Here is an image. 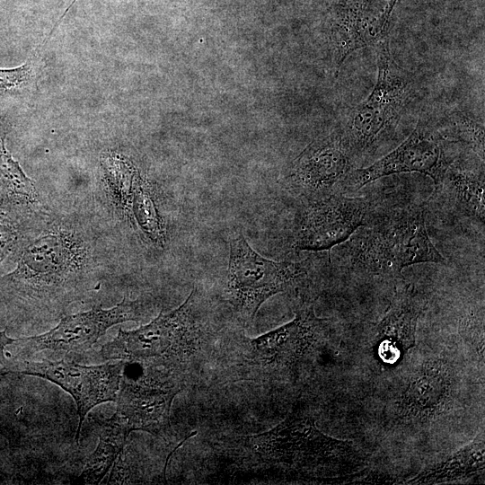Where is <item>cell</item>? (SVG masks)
<instances>
[{
	"mask_svg": "<svg viewBox=\"0 0 485 485\" xmlns=\"http://www.w3.org/2000/svg\"><path fill=\"white\" fill-rule=\"evenodd\" d=\"M437 129L445 140L450 138L467 144L484 161V126L479 120L455 112L446 119L445 126L437 127Z\"/></svg>",
	"mask_w": 485,
	"mask_h": 485,
	"instance_id": "22",
	"label": "cell"
},
{
	"mask_svg": "<svg viewBox=\"0 0 485 485\" xmlns=\"http://www.w3.org/2000/svg\"><path fill=\"white\" fill-rule=\"evenodd\" d=\"M4 140L0 136V197L29 207L42 205L33 181L7 151Z\"/></svg>",
	"mask_w": 485,
	"mask_h": 485,
	"instance_id": "19",
	"label": "cell"
},
{
	"mask_svg": "<svg viewBox=\"0 0 485 485\" xmlns=\"http://www.w3.org/2000/svg\"><path fill=\"white\" fill-rule=\"evenodd\" d=\"M42 207H28L0 197V264L16 250L34 214Z\"/></svg>",
	"mask_w": 485,
	"mask_h": 485,
	"instance_id": "20",
	"label": "cell"
},
{
	"mask_svg": "<svg viewBox=\"0 0 485 485\" xmlns=\"http://www.w3.org/2000/svg\"><path fill=\"white\" fill-rule=\"evenodd\" d=\"M370 204L366 198L342 193L307 199L293 231L296 251H323L348 240L366 225Z\"/></svg>",
	"mask_w": 485,
	"mask_h": 485,
	"instance_id": "8",
	"label": "cell"
},
{
	"mask_svg": "<svg viewBox=\"0 0 485 485\" xmlns=\"http://www.w3.org/2000/svg\"><path fill=\"white\" fill-rule=\"evenodd\" d=\"M41 48L35 50V55L31 57L23 65L10 69L0 68V91L11 90L21 86L28 82L32 76L34 58Z\"/></svg>",
	"mask_w": 485,
	"mask_h": 485,
	"instance_id": "24",
	"label": "cell"
},
{
	"mask_svg": "<svg viewBox=\"0 0 485 485\" xmlns=\"http://www.w3.org/2000/svg\"><path fill=\"white\" fill-rule=\"evenodd\" d=\"M125 366L123 360L85 366L62 359L28 362L24 369L18 373L47 379L73 397L79 417L75 433V440L78 441L88 412L101 403L116 401Z\"/></svg>",
	"mask_w": 485,
	"mask_h": 485,
	"instance_id": "9",
	"label": "cell"
},
{
	"mask_svg": "<svg viewBox=\"0 0 485 485\" xmlns=\"http://www.w3.org/2000/svg\"><path fill=\"white\" fill-rule=\"evenodd\" d=\"M423 305L419 295L409 285L396 290L388 311L375 329V342L382 362L394 364L414 346Z\"/></svg>",
	"mask_w": 485,
	"mask_h": 485,
	"instance_id": "14",
	"label": "cell"
},
{
	"mask_svg": "<svg viewBox=\"0 0 485 485\" xmlns=\"http://www.w3.org/2000/svg\"><path fill=\"white\" fill-rule=\"evenodd\" d=\"M453 375L443 359L425 363L410 378L401 400L408 419H428L440 414L451 401Z\"/></svg>",
	"mask_w": 485,
	"mask_h": 485,
	"instance_id": "15",
	"label": "cell"
},
{
	"mask_svg": "<svg viewBox=\"0 0 485 485\" xmlns=\"http://www.w3.org/2000/svg\"><path fill=\"white\" fill-rule=\"evenodd\" d=\"M249 442L264 462L302 474L348 475L367 464L366 454L352 441L324 434L312 418L298 411L270 430L249 436Z\"/></svg>",
	"mask_w": 485,
	"mask_h": 485,
	"instance_id": "2",
	"label": "cell"
},
{
	"mask_svg": "<svg viewBox=\"0 0 485 485\" xmlns=\"http://www.w3.org/2000/svg\"><path fill=\"white\" fill-rule=\"evenodd\" d=\"M119 163V170L115 165L116 170H110L108 173V191L111 202L129 221H132V195L135 181L138 173L122 164L123 163Z\"/></svg>",
	"mask_w": 485,
	"mask_h": 485,
	"instance_id": "23",
	"label": "cell"
},
{
	"mask_svg": "<svg viewBox=\"0 0 485 485\" xmlns=\"http://www.w3.org/2000/svg\"><path fill=\"white\" fill-rule=\"evenodd\" d=\"M132 216L141 230L157 245L164 243V230L151 190L145 180L137 175L132 195Z\"/></svg>",
	"mask_w": 485,
	"mask_h": 485,
	"instance_id": "21",
	"label": "cell"
},
{
	"mask_svg": "<svg viewBox=\"0 0 485 485\" xmlns=\"http://www.w3.org/2000/svg\"><path fill=\"white\" fill-rule=\"evenodd\" d=\"M352 158L341 132L331 133L313 141L299 154L286 183L305 200L327 196L353 169Z\"/></svg>",
	"mask_w": 485,
	"mask_h": 485,
	"instance_id": "11",
	"label": "cell"
},
{
	"mask_svg": "<svg viewBox=\"0 0 485 485\" xmlns=\"http://www.w3.org/2000/svg\"><path fill=\"white\" fill-rule=\"evenodd\" d=\"M350 240V262L372 275L401 277L410 265L443 263L445 258L431 242L420 208L392 215Z\"/></svg>",
	"mask_w": 485,
	"mask_h": 485,
	"instance_id": "3",
	"label": "cell"
},
{
	"mask_svg": "<svg viewBox=\"0 0 485 485\" xmlns=\"http://www.w3.org/2000/svg\"><path fill=\"white\" fill-rule=\"evenodd\" d=\"M130 432L116 416L101 422L99 443L89 456L78 480L84 484H99L110 472L124 448Z\"/></svg>",
	"mask_w": 485,
	"mask_h": 485,
	"instance_id": "18",
	"label": "cell"
},
{
	"mask_svg": "<svg viewBox=\"0 0 485 485\" xmlns=\"http://www.w3.org/2000/svg\"><path fill=\"white\" fill-rule=\"evenodd\" d=\"M196 289L178 308L163 313L133 331L119 330L117 336L100 350L108 360H123L147 368H170L190 354L196 322L193 306Z\"/></svg>",
	"mask_w": 485,
	"mask_h": 485,
	"instance_id": "5",
	"label": "cell"
},
{
	"mask_svg": "<svg viewBox=\"0 0 485 485\" xmlns=\"http://www.w3.org/2000/svg\"><path fill=\"white\" fill-rule=\"evenodd\" d=\"M226 289L243 322H251L269 297L295 287L306 275L303 262L275 261L255 251L243 234L230 239Z\"/></svg>",
	"mask_w": 485,
	"mask_h": 485,
	"instance_id": "6",
	"label": "cell"
},
{
	"mask_svg": "<svg viewBox=\"0 0 485 485\" xmlns=\"http://www.w3.org/2000/svg\"><path fill=\"white\" fill-rule=\"evenodd\" d=\"M437 128L419 119L413 131L395 149L371 165L352 169L339 183L342 190L356 191L384 176L419 172L429 176L436 186L453 162L445 154Z\"/></svg>",
	"mask_w": 485,
	"mask_h": 485,
	"instance_id": "7",
	"label": "cell"
},
{
	"mask_svg": "<svg viewBox=\"0 0 485 485\" xmlns=\"http://www.w3.org/2000/svg\"><path fill=\"white\" fill-rule=\"evenodd\" d=\"M146 312V300L124 296L110 309L94 306L87 312L64 315L50 331L18 340L26 343L32 351L83 352L91 348L109 328L128 321H140Z\"/></svg>",
	"mask_w": 485,
	"mask_h": 485,
	"instance_id": "10",
	"label": "cell"
},
{
	"mask_svg": "<svg viewBox=\"0 0 485 485\" xmlns=\"http://www.w3.org/2000/svg\"><path fill=\"white\" fill-rule=\"evenodd\" d=\"M180 387L151 378L130 379L124 373L117 394L116 415L128 431L154 436L167 430L172 401Z\"/></svg>",
	"mask_w": 485,
	"mask_h": 485,
	"instance_id": "13",
	"label": "cell"
},
{
	"mask_svg": "<svg viewBox=\"0 0 485 485\" xmlns=\"http://www.w3.org/2000/svg\"><path fill=\"white\" fill-rule=\"evenodd\" d=\"M436 190H445L455 208L483 225L485 217L484 171L453 161L446 168Z\"/></svg>",
	"mask_w": 485,
	"mask_h": 485,
	"instance_id": "16",
	"label": "cell"
},
{
	"mask_svg": "<svg viewBox=\"0 0 485 485\" xmlns=\"http://www.w3.org/2000/svg\"><path fill=\"white\" fill-rule=\"evenodd\" d=\"M376 45L375 84L366 99L351 110L340 131L352 157L373 148L395 124L415 93V81L395 61L389 40L384 38Z\"/></svg>",
	"mask_w": 485,
	"mask_h": 485,
	"instance_id": "4",
	"label": "cell"
},
{
	"mask_svg": "<svg viewBox=\"0 0 485 485\" xmlns=\"http://www.w3.org/2000/svg\"><path fill=\"white\" fill-rule=\"evenodd\" d=\"M17 339H12L5 334V331H0V357H4V347L16 342Z\"/></svg>",
	"mask_w": 485,
	"mask_h": 485,
	"instance_id": "25",
	"label": "cell"
},
{
	"mask_svg": "<svg viewBox=\"0 0 485 485\" xmlns=\"http://www.w3.org/2000/svg\"><path fill=\"white\" fill-rule=\"evenodd\" d=\"M484 460V440L477 438L445 460L426 468L407 483L434 484L467 479L483 472Z\"/></svg>",
	"mask_w": 485,
	"mask_h": 485,
	"instance_id": "17",
	"label": "cell"
},
{
	"mask_svg": "<svg viewBox=\"0 0 485 485\" xmlns=\"http://www.w3.org/2000/svg\"><path fill=\"white\" fill-rule=\"evenodd\" d=\"M329 323L303 305L291 322L248 340L247 357L266 366H291L325 339Z\"/></svg>",
	"mask_w": 485,
	"mask_h": 485,
	"instance_id": "12",
	"label": "cell"
},
{
	"mask_svg": "<svg viewBox=\"0 0 485 485\" xmlns=\"http://www.w3.org/2000/svg\"><path fill=\"white\" fill-rule=\"evenodd\" d=\"M9 373H10L9 371L4 370V369H1V368H0V379H1L4 375H5L6 374H9Z\"/></svg>",
	"mask_w": 485,
	"mask_h": 485,
	"instance_id": "26",
	"label": "cell"
},
{
	"mask_svg": "<svg viewBox=\"0 0 485 485\" xmlns=\"http://www.w3.org/2000/svg\"><path fill=\"white\" fill-rule=\"evenodd\" d=\"M99 242L75 215L41 207L13 251L16 268L0 277V303L26 320L62 318L100 288L105 266Z\"/></svg>",
	"mask_w": 485,
	"mask_h": 485,
	"instance_id": "1",
	"label": "cell"
}]
</instances>
